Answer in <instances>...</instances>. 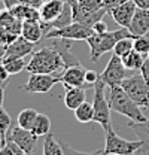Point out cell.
<instances>
[{"instance_id": "1", "label": "cell", "mask_w": 149, "mask_h": 155, "mask_svg": "<svg viewBox=\"0 0 149 155\" xmlns=\"http://www.w3.org/2000/svg\"><path fill=\"white\" fill-rule=\"evenodd\" d=\"M106 97H108L111 110L128 118L131 122L148 121V116L142 112L140 106L122 90V87H109Z\"/></svg>"}, {"instance_id": "2", "label": "cell", "mask_w": 149, "mask_h": 155, "mask_svg": "<svg viewBox=\"0 0 149 155\" xmlns=\"http://www.w3.org/2000/svg\"><path fill=\"white\" fill-rule=\"evenodd\" d=\"M124 38L136 39V36L131 33L128 28H125V27H119L118 30L106 31L103 35L93 33L90 38L87 39V43L90 46V58H91V61L97 63L98 58L101 57V55H104L109 51H113L116 42H119L121 39H124Z\"/></svg>"}, {"instance_id": "3", "label": "cell", "mask_w": 149, "mask_h": 155, "mask_svg": "<svg viewBox=\"0 0 149 155\" xmlns=\"http://www.w3.org/2000/svg\"><path fill=\"white\" fill-rule=\"evenodd\" d=\"M66 69L63 58L52 46H43L39 51L31 54V58L27 64L28 73H48L54 75L55 72Z\"/></svg>"}, {"instance_id": "4", "label": "cell", "mask_w": 149, "mask_h": 155, "mask_svg": "<svg viewBox=\"0 0 149 155\" xmlns=\"http://www.w3.org/2000/svg\"><path fill=\"white\" fill-rule=\"evenodd\" d=\"M143 145L145 143L140 139L139 140L122 139L111 127L106 131V143H104L103 152H104V155H136L143 148Z\"/></svg>"}, {"instance_id": "5", "label": "cell", "mask_w": 149, "mask_h": 155, "mask_svg": "<svg viewBox=\"0 0 149 155\" xmlns=\"http://www.w3.org/2000/svg\"><path fill=\"white\" fill-rule=\"evenodd\" d=\"M108 85L104 84V81L100 78L95 85H94V119L93 122H97L98 125H101V128L104 131H108L111 128V106L108 101V97L104 94V88Z\"/></svg>"}, {"instance_id": "6", "label": "cell", "mask_w": 149, "mask_h": 155, "mask_svg": "<svg viewBox=\"0 0 149 155\" xmlns=\"http://www.w3.org/2000/svg\"><path fill=\"white\" fill-rule=\"evenodd\" d=\"M121 87L140 107L149 109V81H146L140 72L128 75L122 81Z\"/></svg>"}, {"instance_id": "7", "label": "cell", "mask_w": 149, "mask_h": 155, "mask_svg": "<svg viewBox=\"0 0 149 155\" xmlns=\"http://www.w3.org/2000/svg\"><path fill=\"white\" fill-rule=\"evenodd\" d=\"M131 73L133 72L127 70L125 66L122 64L121 57L113 54L111 60L108 61V66L104 67V70L100 73V78L104 81V84L108 87H121L122 81Z\"/></svg>"}, {"instance_id": "8", "label": "cell", "mask_w": 149, "mask_h": 155, "mask_svg": "<svg viewBox=\"0 0 149 155\" xmlns=\"http://www.w3.org/2000/svg\"><path fill=\"white\" fill-rule=\"evenodd\" d=\"M22 21L15 18L9 9L0 12V40L5 45L12 43L15 39L21 36Z\"/></svg>"}, {"instance_id": "9", "label": "cell", "mask_w": 149, "mask_h": 155, "mask_svg": "<svg viewBox=\"0 0 149 155\" xmlns=\"http://www.w3.org/2000/svg\"><path fill=\"white\" fill-rule=\"evenodd\" d=\"M93 35V27H88L82 22H70L69 25L66 27H61V28H54L51 30L45 39H55V38H61V39H69V40H87Z\"/></svg>"}, {"instance_id": "10", "label": "cell", "mask_w": 149, "mask_h": 155, "mask_svg": "<svg viewBox=\"0 0 149 155\" xmlns=\"http://www.w3.org/2000/svg\"><path fill=\"white\" fill-rule=\"evenodd\" d=\"M60 82V76L48 73H30L27 84L21 87V90L35 94H48L51 88Z\"/></svg>"}, {"instance_id": "11", "label": "cell", "mask_w": 149, "mask_h": 155, "mask_svg": "<svg viewBox=\"0 0 149 155\" xmlns=\"http://www.w3.org/2000/svg\"><path fill=\"white\" fill-rule=\"evenodd\" d=\"M37 137L31 130H25L22 127H19L18 124L17 125H11L8 134H6V142L11 140V142H15L19 148L27 152V154H31L36 148L37 143Z\"/></svg>"}, {"instance_id": "12", "label": "cell", "mask_w": 149, "mask_h": 155, "mask_svg": "<svg viewBox=\"0 0 149 155\" xmlns=\"http://www.w3.org/2000/svg\"><path fill=\"white\" fill-rule=\"evenodd\" d=\"M85 70L82 64L79 66H70L66 67L61 75H60V82L64 85V88H72V87H79V88H90L85 82Z\"/></svg>"}, {"instance_id": "13", "label": "cell", "mask_w": 149, "mask_h": 155, "mask_svg": "<svg viewBox=\"0 0 149 155\" xmlns=\"http://www.w3.org/2000/svg\"><path fill=\"white\" fill-rule=\"evenodd\" d=\"M136 9H137L136 3H134L133 0H127V2L121 3L119 6L113 8L109 14H111V17L115 19V22H116L119 27L128 28L131 24V19H133L134 14H136Z\"/></svg>"}, {"instance_id": "14", "label": "cell", "mask_w": 149, "mask_h": 155, "mask_svg": "<svg viewBox=\"0 0 149 155\" xmlns=\"http://www.w3.org/2000/svg\"><path fill=\"white\" fill-rule=\"evenodd\" d=\"M51 40H52V48L60 54V57L63 58L66 67L79 66V64H81L79 60L72 54V42H73V40L61 39V38H55V39H51Z\"/></svg>"}, {"instance_id": "15", "label": "cell", "mask_w": 149, "mask_h": 155, "mask_svg": "<svg viewBox=\"0 0 149 155\" xmlns=\"http://www.w3.org/2000/svg\"><path fill=\"white\" fill-rule=\"evenodd\" d=\"M66 6V0H45L43 5L39 8L40 22H52L57 19Z\"/></svg>"}, {"instance_id": "16", "label": "cell", "mask_w": 149, "mask_h": 155, "mask_svg": "<svg viewBox=\"0 0 149 155\" xmlns=\"http://www.w3.org/2000/svg\"><path fill=\"white\" fill-rule=\"evenodd\" d=\"M36 43L27 40L22 36H18L12 43L8 45L6 48V57H15V58H24L30 54H33V48Z\"/></svg>"}, {"instance_id": "17", "label": "cell", "mask_w": 149, "mask_h": 155, "mask_svg": "<svg viewBox=\"0 0 149 155\" xmlns=\"http://www.w3.org/2000/svg\"><path fill=\"white\" fill-rule=\"evenodd\" d=\"M131 33L139 38V36H143L149 31V9H140L137 8L136 9V14L131 19V24L128 27Z\"/></svg>"}, {"instance_id": "18", "label": "cell", "mask_w": 149, "mask_h": 155, "mask_svg": "<svg viewBox=\"0 0 149 155\" xmlns=\"http://www.w3.org/2000/svg\"><path fill=\"white\" fill-rule=\"evenodd\" d=\"M12 12V15L15 18L24 21H40V12L37 8H33L30 5H24V3H18L15 6H12L9 9Z\"/></svg>"}, {"instance_id": "19", "label": "cell", "mask_w": 149, "mask_h": 155, "mask_svg": "<svg viewBox=\"0 0 149 155\" xmlns=\"http://www.w3.org/2000/svg\"><path fill=\"white\" fill-rule=\"evenodd\" d=\"M21 36L33 43H39L43 39V30H42L40 21H24Z\"/></svg>"}, {"instance_id": "20", "label": "cell", "mask_w": 149, "mask_h": 155, "mask_svg": "<svg viewBox=\"0 0 149 155\" xmlns=\"http://www.w3.org/2000/svg\"><path fill=\"white\" fill-rule=\"evenodd\" d=\"M85 88H79V87H72L66 90V96H64V104L67 109L74 110L76 107H79L84 101H85Z\"/></svg>"}, {"instance_id": "21", "label": "cell", "mask_w": 149, "mask_h": 155, "mask_svg": "<svg viewBox=\"0 0 149 155\" xmlns=\"http://www.w3.org/2000/svg\"><path fill=\"white\" fill-rule=\"evenodd\" d=\"M146 58H148L146 55L137 52L136 49H131L128 54L121 57V60H122V64L125 66L127 70H130V72H140V69H142V66H143Z\"/></svg>"}, {"instance_id": "22", "label": "cell", "mask_w": 149, "mask_h": 155, "mask_svg": "<svg viewBox=\"0 0 149 155\" xmlns=\"http://www.w3.org/2000/svg\"><path fill=\"white\" fill-rule=\"evenodd\" d=\"M128 127L133 128L134 133L139 136V139L145 143L143 148H142L139 152H142V154H143V152H148V149H149V118H148V121H145V122H130ZM139 152H137V154H139Z\"/></svg>"}, {"instance_id": "23", "label": "cell", "mask_w": 149, "mask_h": 155, "mask_svg": "<svg viewBox=\"0 0 149 155\" xmlns=\"http://www.w3.org/2000/svg\"><path fill=\"white\" fill-rule=\"evenodd\" d=\"M74 112V118L78 122H82V124H88V122H93L94 119V106L93 103L90 101H84L79 107H76L73 110Z\"/></svg>"}, {"instance_id": "24", "label": "cell", "mask_w": 149, "mask_h": 155, "mask_svg": "<svg viewBox=\"0 0 149 155\" xmlns=\"http://www.w3.org/2000/svg\"><path fill=\"white\" fill-rule=\"evenodd\" d=\"M31 131L37 137H42V136H46L48 133H51V119H49V116H46L45 114H37L35 124L31 127Z\"/></svg>"}, {"instance_id": "25", "label": "cell", "mask_w": 149, "mask_h": 155, "mask_svg": "<svg viewBox=\"0 0 149 155\" xmlns=\"http://www.w3.org/2000/svg\"><path fill=\"white\" fill-rule=\"evenodd\" d=\"M43 155H64L63 145L57 140L52 133H48L43 140Z\"/></svg>"}, {"instance_id": "26", "label": "cell", "mask_w": 149, "mask_h": 155, "mask_svg": "<svg viewBox=\"0 0 149 155\" xmlns=\"http://www.w3.org/2000/svg\"><path fill=\"white\" fill-rule=\"evenodd\" d=\"M3 64L6 67V70L9 72V75H18L24 69H27L28 61L24 58H15V57H5L3 58Z\"/></svg>"}, {"instance_id": "27", "label": "cell", "mask_w": 149, "mask_h": 155, "mask_svg": "<svg viewBox=\"0 0 149 155\" xmlns=\"http://www.w3.org/2000/svg\"><path fill=\"white\" fill-rule=\"evenodd\" d=\"M37 114H39V112L35 110V109H31V107L21 110V112L18 114V118H17V124H18L19 127L25 128V130H31V127H33V124H35V119H36Z\"/></svg>"}, {"instance_id": "28", "label": "cell", "mask_w": 149, "mask_h": 155, "mask_svg": "<svg viewBox=\"0 0 149 155\" xmlns=\"http://www.w3.org/2000/svg\"><path fill=\"white\" fill-rule=\"evenodd\" d=\"M11 125L12 124H11L9 114L3 107H0V142H2V145H6V134H8Z\"/></svg>"}, {"instance_id": "29", "label": "cell", "mask_w": 149, "mask_h": 155, "mask_svg": "<svg viewBox=\"0 0 149 155\" xmlns=\"http://www.w3.org/2000/svg\"><path fill=\"white\" fill-rule=\"evenodd\" d=\"M133 38H124L121 39L119 42H116L115 48H113V54L118 55V57H124L125 54H128L131 49H133Z\"/></svg>"}, {"instance_id": "30", "label": "cell", "mask_w": 149, "mask_h": 155, "mask_svg": "<svg viewBox=\"0 0 149 155\" xmlns=\"http://www.w3.org/2000/svg\"><path fill=\"white\" fill-rule=\"evenodd\" d=\"M76 2H78V6L85 12H95V11L104 8L103 0H76Z\"/></svg>"}, {"instance_id": "31", "label": "cell", "mask_w": 149, "mask_h": 155, "mask_svg": "<svg viewBox=\"0 0 149 155\" xmlns=\"http://www.w3.org/2000/svg\"><path fill=\"white\" fill-rule=\"evenodd\" d=\"M63 145V151H64V155H97L101 149H97V151H94V152H81V151H78V149H74L72 148L70 145H67V143H61Z\"/></svg>"}, {"instance_id": "32", "label": "cell", "mask_w": 149, "mask_h": 155, "mask_svg": "<svg viewBox=\"0 0 149 155\" xmlns=\"http://www.w3.org/2000/svg\"><path fill=\"white\" fill-rule=\"evenodd\" d=\"M100 79V73L95 70H85V82L88 87H94L95 82Z\"/></svg>"}, {"instance_id": "33", "label": "cell", "mask_w": 149, "mask_h": 155, "mask_svg": "<svg viewBox=\"0 0 149 155\" xmlns=\"http://www.w3.org/2000/svg\"><path fill=\"white\" fill-rule=\"evenodd\" d=\"M106 31H109V30H108V24L103 22V21H98V22H95L93 25V33L103 35V33H106Z\"/></svg>"}, {"instance_id": "34", "label": "cell", "mask_w": 149, "mask_h": 155, "mask_svg": "<svg viewBox=\"0 0 149 155\" xmlns=\"http://www.w3.org/2000/svg\"><path fill=\"white\" fill-rule=\"evenodd\" d=\"M124 2H127V0H103V6H104V9H106L108 12H111L113 8L119 6V5L124 3Z\"/></svg>"}, {"instance_id": "35", "label": "cell", "mask_w": 149, "mask_h": 155, "mask_svg": "<svg viewBox=\"0 0 149 155\" xmlns=\"http://www.w3.org/2000/svg\"><path fill=\"white\" fill-rule=\"evenodd\" d=\"M9 79V72L6 70L3 61H0V82H8Z\"/></svg>"}, {"instance_id": "36", "label": "cell", "mask_w": 149, "mask_h": 155, "mask_svg": "<svg viewBox=\"0 0 149 155\" xmlns=\"http://www.w3.org/2000/svg\"><path fill=\"white\" fill-rule=\"evenodd\" d=\"M140 73L143 75V78L149 81V60L146 58L145 60V63H143V66H142V69H140Z\"/></svg>"}, {"instance_id": "37", "label": "cell", "mask_w": 149, "mask_h": 155, "mask_svg": "<svg viewBox=\"0 0 149 155\" xmlns=\"http://www.w3.org/2000/svg\"><path fill=\"white\" fill-rule=\"evenodd\" d=\"M133 2L140 9H149V0H133Z\"/></svg>"}, {"instance_id": "38", "label": "cell", "mask_w": 149, "mask_h": 155, "mask_svg": "<svg viewBox=\"0 0 149 155\" xmlns=\"http://www.w3.org/2000/svg\"><path fill=\"white\" fill-rule=\"evenodd\" d=\"M6 85H8V82H0V107H3V97H5Z\"/></svg>"}, {"instance_id": "39", "label": "cell", "mask_w": 149, "mask_h": 155, "mask_svg": "<svg viewBox=\"0 0 149 155\" xmlns=\"http://www.w3.org/2000/svg\"><path fill=\"white\" fill-rule=\"evenodd\" d=\"M0 155H14V152H12V149L8 146V143L6 145H2L0 146Z\"/></svg>"}, {"instance_id": "40", "label": "cell", "mask_w": 149, "mask_h": 155, "mask_svg": "<svg viewBox=\"0 0 149 155\" xmlns=\"http://www.w3.org/2000/svg\"><path fill=\"white\" fill-rule=\"evenodd\" d=\"M6 48H8V45H5L0 40V61H3V58L6 57Z\"/></svg>"}, {"instance_id": "41", "label": "cell", "mask_w": 149, "mask_h": 155, "mask_svg": "<svg viewBox=\"0 0 149 155\" xmlns=\"http://www.w3.org/2000/svg\"><path fill=\"white\" fill-rule=\"evenodd\" d=\"M97 155H104V152H103V149H101V151H100V152H98Z\"/></svg>"}, {"instance_id": "42", "label": "cell", "mask_w": 149, "mask_h": 155, "mask_svg": "<svg viewBox=\"0 0 149 155\" xmlns=\"http://www.w3.org/2000/svg\"><path fill=\"white\" fill-rule=\"evenodd\" d=\"M24 155H31V154H27V152H25V154H24Z\"/></svg>"}, {"instance_id": "43", "label": "cell", "mask_w": 149, "mask_h": 155, "mask_svg": "<svg viewBox=\"0 0 149 155\" xmlns=\"http://www.w3.org/2000/svg\"><path fill=\"white\" fill-rule=\"evenodd\" d=\"M148 60H149V54H148Z\"/></svg>"}, {"instance_id": "44", "label": "cell", "mask_w": 149, "mask_h": 155, "mask_svg": "<svg viewBox=\"0 0 149 155\" xmlns=\"http://www.w3.org/2000/svg\"><path fill=\"white\" fill-rule=\"evenodd\" d=\"M0 146H2V142H0Z\"/></svg>"}, {"instance_id": "45", "label": "cell", "mask_w": 149, "mask_h": 155, "mask_svg": "<svg viewBox=\"0 0 149 155\" xmlns=\"http://www.w3.org/2000/svg\"><path fill=\"white\" fill-rule=\"evenodd\" d=\"M0 12H2V9H0Z\"/></svg>"}, {"instance_id": "46", "label": "cell", "mask_w": 149, "mask_h": 155, "mask_svg": "<svg viewBox=\"0 0 149 155\" xmlns=\"http://www.w3.org/2000/svg\"><path fill=\"white\" fill-rule=\"evenodd\" d=\"M2 2H3V0H2Z\"/></svg>"}]
</instances>
